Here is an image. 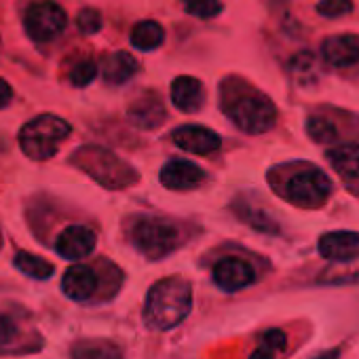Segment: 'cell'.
I'll return each instance as SVG.
<instances>
[{
	"mask_svg": "<svg viewBox=\"0 0 359 359\" xmlns=\"http://www.w3.org/2000/svg\"><path fill=\"white\" fill-rule=\"evenodd\" d=\"M222 108L226 116L245 133L258 135L275 127L277 123V108L275 104L260 91L250 87H241V91L226 93Z\"/></svg>",
	"mask_w": 359,
	"mask_h": 359,
	"instance_id": "2",
	"label": "cell"
},
{
	"mask_svg": "<svg viewBox=\"0 0 359 359\" xmlns=\"http://www.w3.org/2000/svg\"><path fill=\"white\" fill-rule=\"evenodd\" d=\"M321 53H323V60L332 68L346 70V68L359 64V41L355 36H346V34L332 36V39L323 41Z\"/></svg>",
	"mask_w": 359,
	"mask_h": 359,
	"instance_id": "13",
	"label": "cell"
},
{
	"mask_svg": "<svg viewBox=\"0 0 359 359\" xmlns=\"http://www.w3.org/2000/svg\"><path fill=\"white\" fill-rule=\"evenodd\" d=\"M72 165L81 167L85 173H89L97 184L116 191V189H125L131 187L133 182H137V173L135 169L125 163L121 156H116L114 152L100 148V146H83L74 152L72 156Z\"/></svg>",
	"mask_w": 359,
	"mask_h": 359,
	"instance_id": "3",
	"label": "cell"
},
{
	"mask_svg": "<svg viewBox=\"0 0 359 359\" xmlns=\"http://www.w3.org/2000/svg\"><path fill=\"white\" fill-rule=\"evenodd\" d=\"M72 359H123L121 348L108 340H81L70 351Z\"/></svg>",
	"mask_w": 359,
	"mask_h": 359,
	"instance_id": "20",
	"label": "cell"
},
{
	"mask_svg": "<svg viewBox=\"0 0 359 359\" xmlns=\"http://www.w3.org/2000/svg\"><path fill=\"white\" fill-rule=\"evenodd\" d=\"M332 189H334L332 180L323 169L306 163H298L294 165V171L283 180V184L281 189H277V193L292 205L315 210L325 205V201L332 195Z\"/></svg>",
	"mask_w": 359,
	"mask_h": 359,
	"instance_id": "4",
	"label": "cell"
},
{
	"mask_svg": "<svg viewBox=\"0 0 359 359\" xmlns=\"http://www.w3.org/2000/svg\"><path fill=\"white\" fill-rule=\"evenodd\" d=\"M95 76H97V66L93 62H89V60H83V62H79V64L72 66L68 79H70V83L74 87H87V85L93 83Z\"/></svg>",
	"mask_w": 359,
	"mask_h": 359,
	"instance_id": "26",
	"label": "cell"
},
{
	"mask_svg": "<svg viewBox=\"0 0 359 359\" xmlns=\"http://www.w3.org/2000/svg\"><path fill=\"white\" fill-rule=\"evenodd\" d=\"M11 97H13V91H11V87H9V83L0 79V108L9 106Z\"/></svg>",
	"mask_w": 359,
	"mask_h": 359,
	"instance_id": "31",
	"label": "cell"
},
{
	"mask_svg": "<svg viewBox=\"0 0 359 359\" xmlns=\"http://www.w3.org/2000/svg\"><path fill=\"white\" fill-rule=\"evenodd\" d=\"M68 24L64 9L51 0L32 3L24 15V28L34 43H49L57 39Z\"/></svg>",
	"mask_w": 359,
	"mask_h": 359,
	"instance_id": "7",
	"label": "cell"
},
{
	"mask_svg": "<svg viewBox=\"0 0 359 359\" xmlns=\"http://www.w3.org/2000/svg\"><path fill=\"white\" fill-rule=\"evenodd\" d=\"M237 214H239L248 224H252L254 229H258V231H262V233H277L273 220H271L266 214H262V212H258V210H254V208H243V210H239Z\"/></svg>",
	"mask_w": 359,
	"mask_h": 359,
	"instance_id": "28",
	"label": "cell"
},
{
	"mask_svg": "<svg viewBox=\"0 0 359 359\" xmlns=\"http://www.w3.org/2000/svg\"><path fill=\"white\" fill-rule=\"evenodd\" d=\"M171 102L182 112H199L205 102V91L199 79L195 76H177L171 83Z\"/></svg>",
	"mask_w": 359,
	"mask_h": 359,
	"instance_id": "14",
	"label": "cell"
},
{
	"mask_svg": "<svg viewBox=\"0 0 359 359\" xmlns=\"http://www.w3.org/2000/svg\"><path fill=\"white\" fill-rule=\"evenodd\" d=\"M131 241L133 248L148 260H161L180 245V233L169 220L144 216L133 224Z\"/></svg>",
	"mask_w": 359,
	"mask_h": 359,
	"instance_id": "6",
	"label": "cell"
},
{
	"mask_svg": "<svg viewBox=\"0 0 359 359\" xmlns=\"http://www.w3.org/2000/svg\"><path fill=\"white\" fill-rule=\"evenodd\" d=\"M26 340L22 323L9 313H0V353H24Z\"/></svg>",
	"mask_w": 359,
	"mask_h": 359,
	"instance_id": "19",
	"label": "cell"
},
{
	"mask_svg": "<svg viewBox=\"0 0 359 359\" xmlns=\"http://www.w3.org/2000/svg\"><path fill=\"white\" fill-rule=\"evenodd\" d=\"M285 346H287V336L281 330H269L260 338L250 359H277L285 351Z\"/></svg>",
	"mask_w": 359,
	"mask_h": 359,
	"instance_id": "23",
	"label": "cell"
},
{
	"mask_svg": "<svg viewBox=\"0 0 359 359\" xmlns=\"http://www.w3.org/2000/svg\"><path fill=\"white\" fill-rule=\"evenodd\" d=\"M102 72L110 85H123L137 72V62L133 60V55H129L125 51H116L106 57Z\"/></svg>",
	"mask_w": 359,
	"mask_h": 359,
	"instance_id": "18",
	"label": "cell"
},
{
	"mask_svg": "<svg viewBox=\"0 0 359 359\" xmlns=\"http://www.w3.org/2000/svg\"><path fill=\"white\" fill-rule=\"evenodd\" d=\"M203 182L205 171L191 161L175 158L161 169V184L169 191H195Z\"/></svg>",
	"mask_w": 359,
	"mask_h": 359,
	"instance_id": "10",
	"label": "cell"
},
{
	"mask_svg": "<svg viewBox=\"0 0 359 359\" xmlns=\"http://www.w3.org/2000/svg\"><path fill=\"white\" fill-rule=\"evenodd\" d=\"M193 306L191 283L180 277H167L156 281L144 302V321L150 330L165 332L182 323Z\"/></svg>",
	"mask_w": 359,
	"mask_h": 359,
	"instance_id": "1",
	"label": "cell"
},
{
	"mask_svg": "<svg viewBox=\"0 0 359 359\" xmlns=\"http://www.w3.org/2000/svg\"><path fill=\"white\" fill-rule=\"evenodd\" d=\"M131 125H135L137 129H156L165 123L167 118V112H165V106L161 104V100L154 95V93H146L142 95L140 100H135L131 106H129V112H127Z\"/></svg>",
	"mask_w": 359,
	"mask_h": 359,
	"instance_id": "15",
	"label": "cell"
},
{
	"mask_svg": "<svg viewBox=\"0 0 359 359\" xmlns=\"http://www.w3.org/2000/svg\"><path fill=\"white\" fill-rule=\"evenodd\" d=\"M165 41V32L156 22H140L131 32V45L140 51H154Z\"/></svg>",
	"mask_w": 359,
	"mask_h": 359,
	"instance_id": "21",
	"label": "cell"
},
{
	"mask_svg": "<svg viewBox=\"0 0 359 359\" xmlns=\"http://www.w3.org/2000/svg\"><path fill=\"white\" fill-rule=\"evenodd\" d=\"M95 250V233L85 224H72L60 233L55 252L66 260H81Z\"/></svg>",
	"mask_w": 359,
	"mask_h": 359,
	"instance_id": "12",
	"label": "cell"
},
{
	"mask_svg": "<svg viewBox=\"0 0 359 359\" xmlns=\"http://www.w3.org/2000/svg\"><path fill=\"white\" fill-rule=\"evenodd\" d=\"M317 250L325 260L346 264V262L359 258V233H353V231L325 233V235H321Z\"/></svg>",
	"mask_w": 359,
	"mask_h": 359,
	"instance_id": "11",
	"label": "cell"
},
{
	"mask_svg": "<svg viewBox=\"0 0 359 359\" xmlns=\"http://www.w3.org/2000/svg\"><path fill=\"white\" fill-rule=\"evenodd\" d=\"M290 68H292L296 81H300V83H304L306 79H313L315 72H317V64H315V57L311 53H298L292 60Z\"/></svg>",
	"mask_w": 359,
	"mask_h": 359,
	"instance_id": "27",
	"label": "cell"
},
{
	"mask_svg": "<svg viewBox=\"0 0 359 359\" xmlns=\"http://www.w3.org/2000/svg\"><path fill=\"white\" fill-rule=\"evenodd\" d=\"M13 264H15V269H20L24 275H28L32 279H49L53 275V264L41 256L30 254V252H18Z\"/></svg>",
	"mask_w": 359,
	"mask_h": 359,
	"instance_id": "22",
	"label": "cell"
},
{
	"mask_svg": "<svg viewBox=\"0 0 359 359\" xmlns=\"http://www.w3.org/2000/svg\"><path fill=\"white\" fill-rule=\"evenodd\" d=\"M306 133L317 144H332L338 140V129H336L334 121L327 116H319V114H315L306 121Z\"/></svg>",
	"mask_w": 359,
	"mask_h": 359,
	"instance_id": "24",
	"label": "cell"
},
{
	"mask_svg": "<svg viewBox=\"0 0 359 359\" xmlns=\"http://www.w3.org/2000/svg\"><path fill=\"white\" fill-rule=\"evenodd\" d=\"M351 9H353L351 0H321L317 5V11L323 18H342V15L351 13Z\"/></svg>",
	"mask_w": 359,
	"mask_h": 359,
	"instance_id": "29",
	"label": "cell"
},
{
	"mask_svg": "<svg viewBox=\"0 0 359 359\" xmlns=\"http://www.w3.org/2000/svg\"><path fill=\"white\" fill-rule=\"evenodd\" d=\"M76 26L83 34H97L102 30V15L95 9H83L76 18Z\"/></svg>",
	"mask_w": 359,
	"mask_h": 359,
	"instance_id": "30",
	"label": "cell"
},
{
	"mask_svg": "<svg viewBox=\"0 0 359 359\" xmlns=\"http://www.w3.org/2000/svg\"><path fill=\"white\" fill-rule=\"evenodd\" d=\"M171 140L177 148H182L187 152L205 156L216 152L222 146V140L216 131L201 127V125H182L171 133Z\"/></svg>",
	"mask_w": 359,
	"mask_h": 359,
	"instance_id": "9",
	"label": "cell"
},
{
	"mask_svg": "<svg viewBox=\"0 0 359 359\" xmlns=\"http://www.w3.org/2000/svg\"><path fill=\"white\" fill-rule=\"evenodd\" d=\"M256 281V273L252 264L237 256H229L216 262L214 266V283L224 292H239L245 290Z\"/></svg>",
	"mask_w": 359,
	"mask_h": 359,
	"instance_id": "8",
	"label": "cell"
},
{
	"mask_svg": "<svg viewBox=\"0 0 359 359\" xmlns=\"http://www.w3.org/2000/svg\"><path fill=\"white\" fill-rule=\"evenodd\" d=\"M72 127L55 116V114H41L26 123L20 131V146L24 154L32 161H47L51 158L60 144L70 135Z\"/></svg>",
	"mask_w": 359,
	"mask_h": 359,
	"instance_id": "5",
	"label": "cell"
},
{
	"mask_svg": "<svg viewBox=\"0 0 359 359\" xmlns=\"http://www.w3.org/2000/svg\"><path fill=\"white\" fill-rule=\"evenodd\" d=\"M327 161L334 167V171L342 180H346V182H355V180H359V144L348 142V144H340L336 148H330Z\"/></svg>",
	"mask_w": 359,
	"mask_h": 359,
	"instance_id": "17",
	"label": "cell"
},
{
	"mask_svg": "<svg viewBox=\"0 0 359 359\" xmlns=\"http://www.w3.org/2000/svg\"><path fill=\"white\" fill-rule=\"evenodd\" d=\"M184 9L199 18V20H210V18H216L220 15L222 11V3L220 0H182Z\"/></svg>",
	"mask_w": 359,
	"mask_h": 359,
	"instance_id": "25",
	"label": "cell"
},
{
	"mask_svg": "<svg viewBox=\"0 0 359 359\" xmlns=\"http://www.w3.org/2000/svg\"><path fill=\"white\" fill-rule=\"evenodd\" d=\"M62 290L68 298L83 302L95 294L97 275L93 273V269L85 266V264H74L66 271V275L62 279Z\"/></svg>",
	"mask_w": 359,
	"mask_h": 359,
	"instance_id": "16",
	"label": "cell"
}]
</instances>
